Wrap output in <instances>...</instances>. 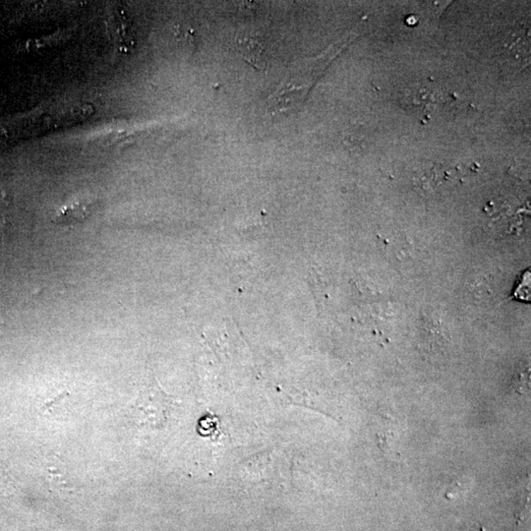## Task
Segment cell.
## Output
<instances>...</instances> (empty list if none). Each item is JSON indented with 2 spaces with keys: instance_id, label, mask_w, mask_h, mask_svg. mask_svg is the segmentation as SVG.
<instances>
[{
  "instance_id": "6da1fadb",
  "label": "cell",
  "mask_w": 531,
  "mask_h": 531,
  "mask_svg": "<svg viewBox=\"0 0 531 531\" xmlns=\"http://www.w3.org/2000/svg\"><path fill=\"white\" fill-rule=\"evenodd\" d=\"M173 398L161 388L156 379L140 392L131 405L132 419L139 427L161 429L168 420Z\"/></svg>"
},
{
  "instance_id": "7a4b0ae2",
  "label": "cell",
  "mask_w": 531,
  "mask_h": 531,
  "mask_svg": "<svg viewBox=\"0 0 531 531\" xmlns=\"http://www.w3.org/2000/svg\"><path fill=\"white\" fill-rule=\"evenodd\" d=\"M239 52L243 59L259 69H264L268 65L267 50L264 43L258 38L245 37L238 41Z\"/></svg>"
},
{
  "instance_id": "3957f363",
  "label": "cell",
  "mask_w": 531,
  "mask_h": 531,
  "mask_svg": "<svg viewBox=\"0 0 531 531\" xmlns=\"http://www.w3.org/2000/svg\"><path fill=\"white\" fill-rule=\"evenodd\" d=\"M91 212V204L76 203L60 209L52 221L57 224L82 223L90 217Z\"/></svg>"
}]
</instances>
